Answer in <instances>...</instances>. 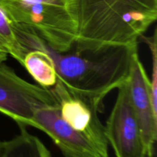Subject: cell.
<instances>
[{
  "instance_id": "4",
  "label": "cell",
  "mask_w": 157,
  "mask_h": 157,
  "mask_svg": "<svg viewBox=\"0 0 157 157\" xmlns=\"http://www.w3.org/2000/svg\"><path fill=\"white\" fill-rule=\"evenodd\" d=\"M3 62L0 61V112L18 125L32 127L36 110L58 103L49 89L25 81Z\"/></svg>"
},
{
  "instance_id": "1",
  "label": "cell",
  "mask_w": 157,
  "mask_h": 157,
  "mask_svg": "<svg viewBox=\"0 0 157 157\" xmlns=\"http://www.w3.org/2000/svg\"><path fill=\"white\" fill-rule=\"evenodd\" d=\"M25 50L41 49L53 60L58 78L75 94L91 102L101 111L104 98L130 78L138 43L107 44L94 49L58 52L30 30L14 25Z\"/></svg>"
},
{
  "instance_id": "14",
  "label": "cell",
  "mask_w": 157,
  "mask_h": 157,
  "mask_svg": "<svg viewBox=\"0 0 157 157\" xmlns=\"http://www.w3.org/2000/svg\"><path fill=\"white\" fill-rule=\"evenodd\" d=\"M2 142L0 141V152H1V149H2Z\"/></svg>"
},
{
  "instance_id": "5",
  "label": "cell",
  "mask_w": 157,
  "mask_h": 157,
  "mask_svg": "<svg viewBox=\"0 0 157 157\" xmlns=\"http://www.w3.org/2000/svg\"><path fill=\"white\" fill-rule=\"evenodd\" d=\"M128 81L117 88L116 102L104 126L106 137L117 157H147Z\"/></svg>"
},
{
  "instance_id": "9",
  "label": "cell",
  "mask_w": 157,
  "mask_h": 157,
  "mask_svg": "<svg viewBox=\"0 0 157 157\" xmlns=\"http://www.w3.org/2000/svg\"><path fill=\"white\" fill-rule=\"evenodd\" d=\"M20 133L2 142L0 157H52L49 150L37 136L27 131L24 125H18Z\"/></svg>"
},
{
  "instance_id": "11",
  "label": "cell",
  "mask_w": 157,
  "mask_h": 157,
  "mask_svg": "<svg viewBox=\"0 0 157 157\" xmlns=\"http://www.w3.org/2000/svg\"><path fill=\"white\" fill-rule=\"evenodd\" d=\"M0 41L8 55L22 64L26 50L18 40L15 27L7 15L0 9Z\"/></svg>"
},
{
  "instance_id": "7",
  "label": "cell",
  "mask_w": 157,
  "mask_h": 157,
  "mask_svg": "<svg viewBox=\"0 0 157 157\" xmlns=\"http://www.w3.org/2000/svg\"><path fill=\"white\" fill-rule=\"evenodd\" d=\"M32 127L50 136L64 157H103L88 138L62 119L58 105L36 110Z\"/></svg>"
},
{
  "instance_id": "13",
  "label": "cell",
  "mask_w": 157,
  "mask_h": 157,
  "mask_svg": "<svg viewBox=\"0 0 157 157\" xmlns=\"http://www.w3.org/2000/svg\"><path fill=\"white\" fill-rule=\"evenodd\" d=\"M7 52H6V50L5 49V48L3 47L1 41H0V61H6V58H7Z\"/></svg>"
},
{
  "instance_id": "8",
  "label": "cell",
  "mask_w": 157,
  "mask_h": 157,
  "mask_svg": "<svg viewBox=\"0 0 157 157\" xmlns=\"http://www.w3.org/2000/svg\"><path fill=\"white\" fill-rule=\"evenodd\" d=\"M128 82L130 99L140 128L147 157H153L157 136V107L152 98L150 79L140 61L138 52L133 58Z\"/></svg>"
},
{
  "instance_id": "10",
  "label": "cell",
  "mask_w": 157,
  "mask_h": 157,
  "mask_svg": "<svg viewBox=\"0 0 157 157\" xmlns=\"http://www.w3.org/2000/svg\"><path fill=\"white\" fill-rule=\"evenodd\" d=\"M22 65L41 87L51 88L58 81L55 63L52 57L44 51H28L23 58Z\"/></svg>"
},
{
  "instance_id": "3",
  "label": "cell",
  "mask_w": 157,
  "mask_h": 157,
  "mask_svg": "<svg viewBox=\"0 0 157 157\" xmlns=\"http://www.w3.org/2000/svg\"><path fill=\"white\" fill-rule=\"evenodd\" d=\"M12 24L27 29L50 48L66 52L78 36V0H0Z\"/></svg>"
},
{
  "instance_id": "12",
  "label": "cell",
  "mask_w": 157,
  "mask_h": 157,
  "mask_svg": "<svg viewBox=\"0 0 157 157\" xmlns=\"http://www.w3.org/2000/svg\"><path fill=\"white\" fill-rule=\"evenodd\" d=\"M144 43L147 44L150 50L152 57V75L150 80V87H151L152 98L154 105L157 107V40L156 30L152 36L147 37L143 35L140 38Z\"/></svg>"
},
{
  "instance_id": "6",
  "label": "cell",
  "mask_w": 157,
  "mask_h": 157,
  "mask_svg": "<svg viewBox=\"0 0 157 157\" xmlns=\"http://www.w3.org/2000/svg\"><path fill=\"white\" fill-rule=\"evenodd\" d=\"M48 89L58 103L62 119L88 138L103 157H109L105 129L98 115L99 109L87 100L71 92L58 78L56 84Z\"/></svg>"
},
{
  "instance_id": "2",
  "label": "cell",
  "mask_w": 157,
  "mask_h": 157,
  "mask_svg": "<svg viewBox=\"0 0 157 157\" xmlns=\"http://www.w3.org/2000/svg\"><path fill=\"white\" fill-rule=\"evenodd\" d=\"M157 18V0H78V30L73 48L132 44Z\"/></svg>"
}]
</instances>
